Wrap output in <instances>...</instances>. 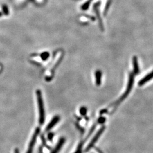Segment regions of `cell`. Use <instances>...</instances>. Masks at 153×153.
Returning <instances> with one entry per match:
<instances>
[{
  "label": "cell",
  "mask_w": 153,
  "mask_h": 153,
  "mask_svg": "<svg viewBox=\"0 0 153 153\" xmlns=\"http://www.w3.org/2000/svg\"><path fill=\"white\" fill-rule=\"evenodd\" d=\"M134 74H133V73L131 72L129 74V81H128V86H127L126 91L122 95V96L118 99V100L111 106H114V109H113V111H112V112H113L115 111V109L118 107V106L120 105V104L121 102H123L125 100V99L128 96V95L129 94V93H130L132 89V87H133V86L134 84Z\"/></svg>",
  "instance_id": "1"
},
{
  "label": "cell",
  "mask_w": 153,
  "mask_h": 153,
  "mask_svg": "<svg viewBox=\"0 0 153 153\" xmlns=\"http://www.w3.org/2000/svg\"><path fill=\"white\" fill-rule=\"evenodd\" d=\"M36 96L37 100V103L39 107V124L40 125H43L45 121V111L44 107L43 100L42 94L40 90H36Z\"/></svg>",
  "instance_id": "2"
},
{
  "label": "cell",
  "mask_w": 153,
  "mask_h": 153,
  "mask_svg": "<svg viewBox=\"0 0 153 153\" xmlns=\"http://www.w3.org/2000/svg\"><path fill=\"white\" fill-rule=\"evenodd\" d=\"M106 129V127L105 126H103L102 127H101L100 128V129L99 130L97 133H96V134L95 135L94 137H93V138L92 139V140L90 141V142L89 143V145H87V147L85 149V152H89L94 146L95 143L98 141V139L100 138V136L102 135V134L103 133V132H104V130Z\"/></svg>",
  "instance_id": "3"
},
{
  "label": "cell",
  "mask_w": 153,
  "mask_h": 153,
  "mask_svg": "<svg viewBox=\"0 0 153 153\" xmlns=\"http://www.w3.org/2000/svg\"><path fill=\"white\" fill-rule=\"evenodd\" d=\"M40 132V128H37L36 129L35 132H34V133L32 137V138L30 142L28 147V149H27V151L26 153H33V149H34L35 144L36 138H37Z\"/></svg>",
  "instance_id": "4"
},
{
  "label": "cell",
  "mask_w": 153,
  "mask_h": 153,
  "mask_svg": "<svg viewBox=\"0 0 153 153\" xmlns=\"http://www.w3.org/2000/svg\"><path fill=\"white\" fill-rule=\"evenodd\" d=\"M153 78V71L152 72H150L149 74H148L147 75L145 76L142 80L140 81V82H138V85L139 86H142L144 84H145L148 81H149L150 80H152Z\"/></svg>",
  "instance_id": "5"
},
{
  "label": "cell",
  "mask_w": 153,
  "mask_h": 153,
  "mask_svg": "<svg viewBox=\"0 0 153 153\" xmlns=\"http://www.w3.org/2000/svg\"><path fill=\"white\" fill-rule=\"evenodd\" d=\"M59 120H60V117L59 116H55L54 118H52V120L50 121V123L48 124L46 130L47 131H48V130L51 129L52 128H53V127L59 122Z\"/></svg>",
  "instance_id": "6"
},
{
  "label": "cell",
  "mask_w": 153,
  "mask_h": 153,
  "mask_svg": "<svg viewBox=\"0 0 153 153\" xmlns=\"http://www.w3.org/2000/svg\"><path fill=\"white\" fill-rule=\"evenodd\" d=\"M133 67H134L133 74L134 75L139 74V73H140V68H139L138 60H137V58L136 56H134L133 57Z\"/></svg>",
  "instance_id": "7"
},
{
  "label": "cell",
  "mask_w": 153,
  "mask_h": 153,
  "mask_svg": "<svg viewBox=\"0 0 153 153\" xmlns=\"http://www.w3.org/2000/svg\"><path fill=\"white\" fill-rule=\"evenodd\" d=\"M102 71H97L95 73V82L96 84L98 86H100L102 83Z\"/></svg>",
  "instance_id": "8"
},
{
  "label": "cell",
  "mask_w": 153,
  "mask_h": 153,
  "mask_svg": "<svg viewBox=\"0 0 153 153\" xmlns=\"http://www.w3.org/2000/svg\"><path fill=\"white\" fill-rule=\"evenodd\" d=\"M65 142V139L64 138H61L60 141H59V143H57L56 148L53 150V152L51 153H58L59 151L60 150V149H61L63 144Z\"/></svg>",
  "instance_id": "9"
},
{
  "label": "cell",
  "mask_w": 153,
  "mask_h": 153,
  "mask_svg": "<svg viewBox=\"0 0 153 153\" xmlns=\"http://www.w3.org/2000/svg\"><path fill=\"white\" fill-rule=\"evenodd\" d=\"M83 145V142H81L78 146V147L77 149V150L75 151V153H82V149Z\"/></svg>",
  "instance_id": "10"
},
{
  "label": "cell",
  "mask_w": 153,
  "mask_h": 153,
  "mask_svg": "<svg viewBox=\"0 0 153 153\" xmlns=\"http://www.w3.org/2000/svg\"><path fill=\"white\" fill-rule=\"evenodd\" d=\"M80 111V113H81V115L84 116L86 114V113H87V108L86 107H82L81 108Z\"/></svg>",
  "instance_id": "11"
},
{
  "label": "cell",
  "mask_w": 153,
  "mask_h": 153,
  "mask_svg": "<svg viewBox=\"0 0 153 153\" xmlns=\"http://www.w3.org/2000/svg\"><path fill=\"white\" fill-rule=\"evenodd\" d=\"M106 118H104V117H101V118H99V120H98V122L99 123H104L105 121H106Z\"/></svg>",
  "instance_id": "12"
},
{
  "label": "cell",
  "mask_w": 153,
  "mask_h": 153,
  "mask_svg": "<svg viewBox=\"0 0 153 153\" xmlns=\"http://www.w3.org/2000/svg\"><path fill=\"white\" fill-rule=\"evenodd\" d=\"M53 137V134L52 133H49V134H48V138H49V140H52Z\"/></svg>",
  "instance_id": "13"
},
{
  "label": "cell",
  "mask_w": 153,
  "mask_h": 153,
  "mask_svg": "<svg viewBox=\"0 0 153 153\" xmlns=\"http://www.w3.org/2000/svg\"><path fill=\"white\" fill-rule=\"evenodd\" d=\"M96 150L98 152V153H103L99 149H98V148H96Z\"/></svg>",
  "instance_id": "14"
},
{
  "label": "cell",
  "mask_w": 153,
  "mask_h": 153,
  "mask_svg": "<svg viewBox=\"0 0 153 153\" xmlns=\"http://www.w3.org/2000/svg\"><path fill=\"white\" fill-rule=\"evenodd\" d=\"M14 153H19V150H18V149H16L14 150Z\"/></svg>",
  "instance_id": "15"
}]
</instances>
